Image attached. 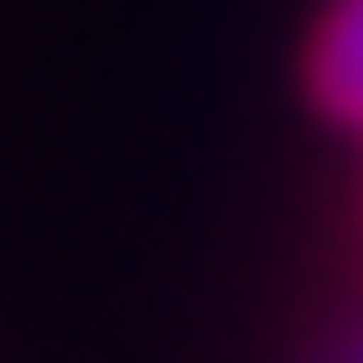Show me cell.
<instances>
[{
	"instance_id": "cell-1",
	"label": "cell",
	"mask_w": 363,
	"mask_h": 363,
	"mask_svg": "<svg viewBox=\"0 0 363 363\" xmlns=\"http://www.w3.org/2000/svg\"><path fill=\"white\" fill-rule=\"evenodd\" d=\"M313 101L363 127V0H338L330 26L313 34Z\"/></svg>"
},
{
	"instance_id": "cell-2",
	"label": "cell",
	"mask_w": 363,
	"mask_h": 363,
	"mask_svg": "<svg viewBox=\"0 0 363 363\" xmlns=\"http://www.w3.org/2000/svg\"><path fill=\"white\" fill-rule=\"evenodd\" d=\"M330 363H363V330H355V338H347V347H338Z\"/></svg>"
}]
</instances>
